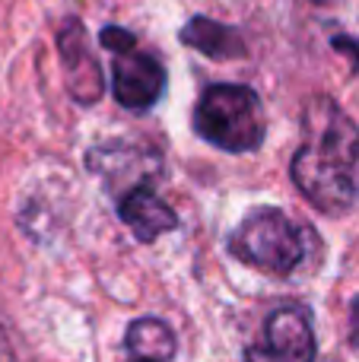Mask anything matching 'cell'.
Instances as JSON below:
<instances>
[{
	"label": "cell",
	"instance_id": "obj_1",
	"mask_svg": "<svg viewBox=\"0 0 359 362\" xmlns=\"http://www.w3.org/2000/svg\"><path fill=\"white\" fill-rule=\"evenodd\" d=\"M302 131L290 175L315 210L343 216L359 197V127L334 99L318 95L302 115Z\"/></svg>",
	"mask_w": 359,
	"mask_h": 362
},
{
	"label": "cell",
	"instance_id": "obj_2",
	"mask_svg": "<svg viewBox=\"0 0 359 362\" xmlns=\"http://www.w3.org/2000/svg\"><path fill=\"white\" fill-rule=\"evenodd\" d=\"M194 131L216 150L252 153L264 144V108L252 86L216 83L194 105Z\"/></svg>",
	"mask_w": 359,
	"mask_h": 362
},
{
	"label": "cell",
	"instance_id": "obj_3",
	"mask_svg": "<svg viewBox=\"0 0 359 362\" xmlns=\"http://www.w3.org/2000/svg\"><path fill=\"white\" fill-rule=\"evenodd\" d=\"M309 238L312 232L296 226L283 210L264 206V210L248 213L239 223V229L229 238V251L264 274L283 276L302 264Z\"/></svg>",
	"mask_w": 359,
	"mask_h": 362
},
{
	"label": "cell",
	"instance_id": "obj_4",
	"mask_svg": "<svg viewBox=\"0 0 359 362\" xmlns=\"http://www.w3.org/2000/svg\"><path fill=\"white\" fill-rule=\"evenodd\" d=\"M245 362H315V331L305 308H277L267 318L261 340L245 350Z\"/></svg>",
	"mask_w": 359,
	"mask_h": 362
},
{
	"label": "cell",
	"instance_id": "obj_5",
	"mask_svg": "<svg viewBox=\"0 0 359 362\" xmlns=\"http://www.w3.org/2000/svg\"><path fill=\"white\" fill-rule=\"evenodd\" d=\"M112 93L118 105L131 112H146L165 93V67L153 54L140 51L137 45L118 51L112 61Z\"/></svg>",
	"mask_w": 359,
	"mask_h": 362
},
{
	"label": "cell",
	"instance_id": "obj_6",
	"mask_svg": "<svg viewBox=\"0 0 359 362\" xmlns=\"http://www.w3.org/2000/svg\"><path fill=\"white\" fill-rule=\"evenodd\" d=\"M57 51H61V64H64V80L67 89L80 105H93L102 99L105 93V74H102L95 54L86 45V29L80 19H67L57 29Z\"/></svg>",
	"mask_w": 359,
	"mask_h": 362
},
{
	"label": "cell",
	"instance_id": "obj_7",
	"mask_svg": "<svg viewBox=\"0 0 359 362\" xmlns=\"http://www.w3.org/2000/svg\"><path fill=\"white\" fill-rule=\"evenodd\" d=\"M118 216H121V223L137 235V242H143V245L156 242L159 235L178 229L175 210H172V206L146 185H137V187H131V191L121 194Z\"/></svg>",
	"mask_w": 359,
	"mask_h": 362
},
{
	"label": "cell",
	"instance_id": "obj_8",
	"mask_svg": "<svg viewBox=\"0 0 359 362\" xmlns=\"http://www.w3.org/2000/svg\"><path fill=\"white\" fill-rule=\"evenodd\" d=\"M188 48L201 51V54L213 57V61H233V57H245V38L239 35V29L220 23V19L194 16L182 32H178Z\"/></svg>",
	"mask_w": 359,
	"mask_h": 362
},
{
	"label": "cell",
	"instance_id": "obj_9",
	"mask_svg": "<svg viewBox=\"0 0 359 362\" xmlns=\"http://www.w3.org/2000/svg\"><path fill=\"white\" fill-rule=\"evenodd\" d=\"M127 350L146 362H169L175 356V334L159 318H137L124 334Z\"/></svg>",
	"mask_w": 359,
	"mask_h": 362
},
{
	"label": "cell",
	"instance_id": "obj_10",
	"mask_svg": "<svg viewBox=\"0 0 359 362\" xmlns=\"http://www.w3.org/2000/svg\"><path fill=\"white\" fill-rule=\"evenodd\" d=\"M99 42H102V48H108L112 54H118V51L134 48V45H137V38H134L127 29H118V25H105V29H102V35H99Z\"/></svg>",
	"mask_w": 359,
	"mask_h": 362
},
{
	"label": "cell",
	"instance_id": "obj_11",
	"mask_svg": "<svg viewBox=\"0 0 359 362\" xmlns=\"http://www.w3.org/2000/svg\"><path fill=\"white\" fill-rule=\"evenodd\" d=\"M334 48L343 51V54H353V57H356V61H353V70H359V42H356V38L337 35V38H334Z\"/></svg>",
	"mask_w": 359,
	"mask_h": 362
},
{
	"label": "cell",
	"instance_id": "obj_12",
	"mask_svg": "<svg viewBox=\"0 0 359 362\" xmlns=\"http://www.w3.org/2000/svg\"><path fill=\"white\" fill-rule=\"evenodd\" d=\"M350 340L359 346V296L353 299V315H350Z\"/></svg>",
	"mask_w": 359,
	"mask_h": 362
},
{
	"label": "cell",
	"instance_id": "obj_13",
	"mask_svg": "<svg viewBox=\"0 0 359 362\" xmlns=\"http://www.w3.org/2000/svg\"><path fill=\"white\" fill-rule=\"evenodd\" d=\"M315 4H328V0H315Z\"/></svg>",
	"mask_w": 359,
	"mask_h": 362
},
{
	"label": "cell",
	"instance_id": "obj_14",
	"mask_svg": "<svg viewBox=\"0 0 359 362\" xmlns=\"http://www.w3.org/2000/svg\"><path fill=\"white\" fill-rule=\"evenodd\" d=\"M134 362H146V359H134Z\"/></svg>",
	"mask_w": 359,
	"mask_h": 362
}]
</instances>
